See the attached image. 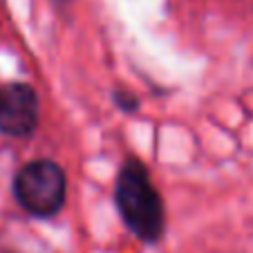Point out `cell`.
Returning a JSON list of instances; mask_svg holds the SVG:
<instances>
[{
  "label": "cell",
  "instance_id": "6da1fadb",
  "mask_svg": "<svg viewBox=\"0 0 253 253\" xmlns=\"http://www.w3.org/2000/svg\"><path fill=\"white\" fill-rule=\"evenodd\" d=\"M115 202L130 233L143 242H157L164 235V202L141 162L128 159L121 166L115 186Z\"/></svg>",
  "mask_w": 253,
  "mask_h": 253
},
{
  "label": "cell",
  "instance_id": "7a4b0ae2",
  "mask_svg": "<svg viewBox=\"0 0 253 253\" xmlns=\"http://www.w3.org/2000/svg\"><path fill=\"white\" fill-rule=\"evenodd\" d=\"M67 179L63 168L49 159L29 162L16 172L14 195L34 217H52L65 204Z\"/></svg>",
  "mask_w": 253,
  "mask_h": 253
},
{
  "label": "cell",
  "instance_id": "3957f363",
  "mask_svg": "<svg viewBox=\"0 0 253 253\" xmlns=\"http://www.w3.org/2000/svg\"><path fill=\"white\" fill-rule=\"evenodd\" d=\"M39 126V96L27 83L0 87V132L29 137Z\"/></svg>",
  "mask_w": 253,
  "mask_h": 253
},
{
  "label": "cell",
  "instance_id": "277c9868",
  "mask_svg": "<svg viewBox=\"0 0 253 253\" xmlns=\"http://www.w3.org/2000/svg\"><path fill=\"white\" fill-rule=\"evenodd\" d=\"M115 101L119 103L121 110H130V112L137 110V105H139V101L134 99L130 92H117V94H115Z\"/></svg>",
  "mask_w": 253,
  "mask_h": 253
}]
</instances>
